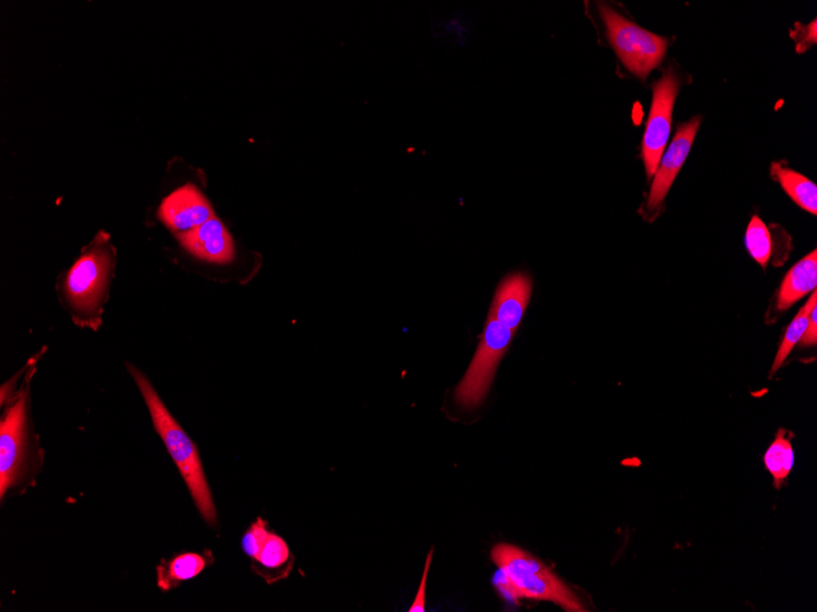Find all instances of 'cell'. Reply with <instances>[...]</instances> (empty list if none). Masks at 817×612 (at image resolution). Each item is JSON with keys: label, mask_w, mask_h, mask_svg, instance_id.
Masks as SVG:
<instances>
[{"label": "cell", "mask_w": 817, "mask_h": 612, "mask_svg": "<svg viewBox=\"0 0 817 612\" xmlns=\"http://www.w3.org/2000/svg\"><path fill=\"white\" fill-rule=\"evenodd\" d=\"M127 370H130L139 392H142L152 422H154V427L167 446L174 464L179 468L197 510L200 511L203 519L208 525L215 526L217 523V510L197 446L170 415L146 375L132 364H127Z\"/></svg>", "instance_id": "6da1fadb"}, {"label": "cell", "mask_w": 817, "mask_h": 612, "mask_svg": "<svg viewBox=\"0 0 817 612\" xmlns=\"http://www.w3.org/2000/svg\"><path fill=\"white\" fill-rule=\"evenodd\" d=\"M492 558L501 574L497 585L507 597L552 602L567 611H586L578 597L529 552L516 546L500 543L493 549Z\"/></svg>", "instance_id": "7a4b0ae2"}, {"label": "cell", "mask_w": 817, "mask_h": 612, "mask_svg": "<svg viewBox=\"0 0 817 612\" xmlns=\"http://www.w3.org/2000/svg\"><path fill=\"white\" fill-rule=\"evenodd\" d=\"M112 256L106 247H93L69 270L64 284L66 304L81 326L97 329L106 301Z\"/></svg>", "instance_id": "3957f363"}, {"label": "cell", "mask_w": 817, "mask_h": 612, "mask_svg": "<svg viewBox=\"0 0 817 612\" xmlns=\"http://www.w3.org/2000/svg\"><path fill=\"white\" fill-rule=\"evenodd\" d=\"M607 38L630 73L645 80L668 52V40L628 20L609 6L599 7Z\"/></svg>", "instance_id": "277c9868"}, {"label": "cell", "mask_w": 817, "mask_h": 612, "mask_svg": "<svg viewBox=\"0 0 817 612\" xmlns=\"http://www.w3.org/2000/svg\"><path fill=\"white\" fill-rule=\"evenodd\" d=\"M515 332L488 315L485 332L470 367L455 391V402L464 408L480 406L492 387L498 364L505 356Z\"/></svg>", "instance_id": "5b68a950"}, {"label": "cell", "mask_w": 817, "mask_h": 612, "mask_svg": "<svg viewBox=\"0 0 817 612\" xmlns=\"http://www.w3.org/2000/svg\"><path fill=\"white\" fill-rule=\"evenodd\" d=\"M29 392L23 391L7 407L0 423V496L21 485L30 460Z\"/></svg>", "instance_id": "8992f818"}, {"label": "cell", "mask_w": 817, "mask_h": 612, "mask_svg": "<svg viewBox=\"0 0 817 612\" xmlns=\"http://www.w3.org/2000/svg\"><path fill=\"white\" fill-rule=\"evenodd\" d=\"M680 87L681 80L673 66H670L652 87L651 111L643 138V159L649 179L655 175L669 143L673 108Z\"/></svg>", "instance_id": "52a82bcc"}, {"label": "cell", "mask_w": 817, "mask_h": 612, "mask_svg": "<svg viewBox=\"0 0 817 612\" xmlns=\"http://www.w3.org/2000/svg\"><path fill=\"white\" fill-rule=\"evenodd\" d=\"M700 123H702V120L697 116L681 125L676 131L670 148L661 158V166L655 173V178H653L648 201L649 210H659L664 199H666L676 175L683 168L689 152L692 149Z\"/></svg>", "instance_id": "ba28073f"}, {"label": "cell", "mask_w": 817, "mask_h": 612, "mask_svg": "<svg viewBox=\"0 0 817 612\" xmlns=\"http://www.w3.org/2000/svg\"><path fill=\"white\" fill-rule=\"evenodd\" d=\"M159 217L172 230L186 232L215 218V211L201 191L188 185L162 203Z\"/></svg>", "instance_id": "9c48e42d"}, {"label": "cell", "mask_w": 817, "mask_h": 612, "mask_svg": "<svg viewBox=\"0 0 817 612\" xmlns=\"http://www.w3.org/2000/svg\"><path fill=\"white\" fill-rule=\"evenodd\" d=\"M179 239L186 250L207 262L225 264L235 257V242L224 222L217 218L180 234Z\"/></svg>", "instance_id": "30bf717a"}, {"label": "cell", "mask_w": 817, "mask_h": 612, "mask_svg": "<svg viewBox=\"0 0 817 612\" xmlns=\"http://www.w3.org/2000/svg\"><path fill=\"white\" fill-rule=\"evenodd\" d=\"M531 291L532 282L527 274L518 273L507 277L496 291L489 314L510 331L516 332L527 311Z\"/></svg>", "instance_id": "8fae6325"}, {"label": "cell", "mask_w": 817, "mask_h": 612, "mask_svg": "<svg viewBox=\"0 0 817 612\" xmlns=\"http://www.w3.org/2000/svg\"><path fill=\"white\" fill-rule=\"evenodd\" d=\"M817 287V252L804 257L782 281L777 309L787 311L793 304L814 292Z\"/></svg>", "instance_id": "7c38bea8"}, {"label": "cell", "mask_w": 817, "mask_h": 612, "mask_svg": "<svg viewBox=\"0 0 817 612\" xmlns=\"http://www.w3.org/2000/svg\"><path fill=\"white\" fill-rule=\"evenodd\" d=\"M214 560L209 550H206L205 554L184 552L170 560H162L157 567V585L162 592H169L182 582L195 579Z\"/></svg>", "instance_id": "4fadbf2b"}, {"label": "cell", "mask_w": 817, "mask_h": 612, "mask_svg": "<svg viewBox=\"0 0 817 612\" xmlns=\"http://www.w3.org/2000/svg\"><path fill=\"white\" fill-rule=\"evenodd\" d=\"M293 556H291L287 541L271 532L258 559L252 560V570L268 584H272L287 579L293 570Z\"/></svg>", "instance_id": "5bb4252c"}, {"label": "cell", "mask_w": 817, "mask_h": 612, "mask_svg": "<svg viewBox=\"0 0 817 612\" xmlns=\"http://www.w3.org/2000/svg\"><path fill=\"white\" fill-rule=\"evenodd\" d=\"M772 172L793 201L816 216L817 186L796 170L785 168L780 163H774Z\"/></svg>", "instance_id": "9a60e30c"}, {"label": "cell", "mask_w": 817, "mask_h": 612, "mask_svg": "<svg viewBox=\"0 0 817 612\" xmlns=\"http://www.w3.org/2000/svg\"><path fill=\"white\" fill-rule=\"evenodd\" d=\"M792 434V433H790ZM785 429H779L776 439L769 445L764 463L769 474L774 477L775 487L780 488L795 465V450H793L792 435Z\"/></svg>", "instance_id": "2e32d148"}, {"label": "cell", "mask_w": 817, "mask_h": 612, "mask_svg": "<svg viewBox=\"0 0 817 612\" xmlns=\"http://www.w3.org/2000/svg\"><path fill=\"white\" fill-rule=\"evenodd\" d=\"M816 305L817 295L815 290L808 302L803 305L800 311L795 317V320H793V322L789 324L785 338L784 340H782L780 346L778 349L772 370V375H774L782 366H784V363L790 355V352L802 340L805 333V329H807L808 326L810 314Z\"/></svg>", "instance_id": "e0dca14e"}, {"label": "cell", "mask_w": 817, "mask_h": 612, "mask_svg": "<svg viewBox=\"0 0 817 612\" xmlns=\"http://www.w3.org/2000/svg\"><path fill=\"white\" fill-rule=\"evenodd\" d=\"M745 246L754 260L766 268L773 255L772 234H769L765 222L756 216L753 217L748 229H746Z\"/></svg>", "instance_id": "ac0fdd59"}, {"label": "cell", "mask_w": 817, "mask_h": 612, "mask_svg": "<svg viewBox=\"0 0 817 612\" xmlns=\"http://www.w3.org/2000/svg\"><path fill=\"white\" fill-rule=\"evenodd\" d=\"M270 533L271 532L268 531L267 522L265 520H256L250 526L247 533L244 535L241 540V547L245 551V554L250 557L252 560L258 559Z\"/></svg>", "instance_id": "d6986e66"}, {"label": "cell", "mask_w": 817, "mask_h": 612, "mask_svg": "<svg viewBox=\"0 0 817 612\" xmlns=\"http://www.w3.org/2000/svg\"><path fill=\"white\" fill-rule=\"evenodd\" d=\"M797 31L792 32V38L797 42V52L804 53L811 44L816 43V20L809 27L804 28L800 23L796 25Z\"/></svg>", "instance_id": "ffe728a7"}, {"label": "cell", "mask_w": 817, "mask_h": 612, "mask_svg": "<svg viewBox=\"0 0 817 612\" xmlns=\"http://www.w3.org/2000/svg\"><path fill=\"white\" fill-rule=\"evenodd\" d=\"M432 557H434V551L431 550L430 551V554L427 557V560H426V567H425V570H424L422 584H420V587H418V591H417V594L415 597V600H414L413 605L411 606V609H408V611H411V612H417V611L418 612H424L425 611V608H426V583H427V577H428V572H430L431 562H432Z\"/></svg>", "instance_id": "44dd1931"}, {"label": "cell", "mask_w": 817, "mask_h": 612, "mask_svg": "<svg viewBox=\"0 0 817 612\" xmlns=\"http://www.w3.org/2000/svg\"><path fill=\"white\" fill-rule=\"evenodd\" d=\"M802 346H816L817 343V305L813 310L809 323L807 329H805V333L799 341Z\"/></svg>", "instance_id": "7402d4cb"}]
</instances>
